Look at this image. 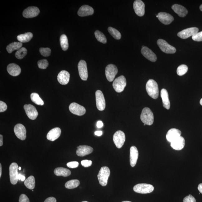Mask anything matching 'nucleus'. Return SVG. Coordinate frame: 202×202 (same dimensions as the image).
Wrapping results in <instances>:
<instances>
[{
  "instance_id": "obj_36",
  "label": "nucleus",
  "mask_w": 202,
  "mask_h": 202,
  "mask_svg": "<svg viewBox=\"0 0 202 202\" xmlns=\"http://www.w3.org/2000/svg\"><path fill=\"white\" fill-rule=\"evenodd\" d=\"M80 185V181L78 180H72L65 183V188L69 189H72L77 188Z\"/></svg>"
},
{
  "instance_id": "obj_51",
  "label": "nucleus",
  "mask_w": 202,
  "mask_h": 202,
  "mask_svg": "<svg viewBox=\"0 0 202 202\" xmlns=\"http://www.w3.org/2000/svg\"><path fill=\"white\" fill-rule=\"evenodd\" d=\"M18 180H21L22 181H23L25 180L26 178L24 176L21 175V174H18Z\"/></svg>"
},
{
  "instance_id": "obj_55",
  "label": "nucleus",
  "mask_w": 202,
  "mask_h": 202,
  "mask_svg": "<svg viewBox=\"0 0 202 202\" xmlns=\"http://www.w3.org/2000/svg\"><path fill=\"white\" fill-rule=\"evenodd\" d=\"M2 165L1 164H0V177H1L2 175Z\"/></svg>"
},
{
  "instance_id": "obj_49",
  "label": "nucleus",
  "mask_w": 202,
  "mask_h": 202,
  "mask_svg": "<svg viewBox=\"0 0 202 202\" xmlns=\"http://www.w3.org/2000/svg\"><path fill=\"white\" fill-rule=\"evenodd\" d=\"M56 200L53 197H49L45 200L44 202H56Z\"/></svg>"
},
{
  "instance_id": "obj_9",
  "label": "nucleus",
  "mask_w": 202,
  "mask_h": 202,
  "mask_svg": "<svg viewBox=\"0 0 202 202\" xmlns=\"http://www.w3.org/2000/svg\"><path fill=\"white\" fill-rule=\"evenodd\" d=\"M118 72L117 67L115 65L110 64L106 67L105 74L108 81H113Z\"/></svg>"
},
{
  "instance_id": "obj_13",
  "label": "nucleus",
  "mask_w": 202,
  "mask_h": 202,
  "mask_svg": "<svg viewBox=\"0 0 202 202\" xmlns=\"http://www.w3.org/2000/svg\"><path fill=\"white\" fill-rule=\"evenodd\" d=\"M79 73L80 78L83 80H87L88 73L87 63L83 60H80L78 64Z\"/></svg>"
},
{
  "instance_id": "obj_19",
  "label": "nucleus",
  "mask_w": 202,
  "mask_h": 202,
  "mask_svg": "<svg viewBox=\"0 0 202 202\" xmlns=\"http://www.w3.org/2000/svg\"><path fill=\"white\" fill-rule=\"evenodd\" d=\"M158 20L162 22V23L165 24V25H168L173 21L174 18L173 16L168 13L160 12L158 14Z\"/></svg>"
},
{
  "instance_id": "obj_11",
  "label": "nucleus",
  "mask_w": 202,
  "mask_h": 202,
  "mask_svg": "<svg viewBox=\"0 0 202 202\" xmlns=\"http://www.w3.org/2000/svg\"><path fill=\"white\" fill-rule=\"evenodd\" d=\"M69 109L71 113L74 115L82 116L86 113V109L84 106L76 103H72L69 106Z\"/></svg>"
},
{
  "instance_id": "obj_20",
  "label": "nucleus",
  "mask_w": 202,
  "mask_h": 202,
  "mask_svg": "<svg viewBox=\"0 0 202 202\" xmlns=\"http://www.w3.org/2000/svg\"><path fill=\"white\" fill-rule=\"evenodd\" d=\"M181 132L178 129L172 128L168 131L166 135V138L168 142L171 143L174 140L181 136Z\"/></svg>"
},
{
  "instance_id": "obj_26",
  "label": "nucleus",
  "mask_w": 202,
  "mask_h": 202,
  "mask_svg": "<svg viewBox=\"0 0 202 202\" xmlns=\"http://www.w3.org/2000/svg\"><path fill=\"white\" fill-rule=\"evenodd\" d=\"M138 156V152L137 147L132 146L130 149V163L132 167L136 166Z\"/></svg>"
},
{
  "instance_id": "obj_28",
  "label": "nucleus",
  "mask_w": 202,
  "mask_h": 202,
  "mask_svg": "<svg viewBox=\"0 0 202 202\" xmlns=\"http://www.w3.org/2000/svg\"><path fill=\"white\" fill-rule=\"evenodd\" d=\"M161 96L162 100L163 106L164 108L169 109L170 103L168 91L165 89H162L161 91Z\"/></svg>"
},
{
  "instance_id": "obj_23",
  "label": "nucleus",
  "mask_w": 202,
  "mask_h": 202,
  "mask_svg": "<svg viewBox=\"0 0 202 202\" xmlns=\"http://www.w3.org/2000/svg\"><path fill=\"white\" fill-rule=\"evenodd\" d=\"M185 145V140L183 137L180 136L171 142V147L176 150L180 151L182 149Z\"/></svg>"
},
{
  "instance_id": "obj_39",
  "label": "nucleus",
  "mask_w": 202,
  "mask_h": 202,
  "mask_svg": "<svg viewBox=\"0 0 202 202\" xmlns=\"http://www.w3.org/2000/svg\"><path fill=\"white\" fill-rule=\"evenodd\" d=\"M27 50L24 47H22L17 51L15 54L16 57L18 59H22L27 54Z\"/></svg>"
},
{
  "instance_id": "obj_2",
  "label": "nucleus",
  "mask_w": 202,
  "mask_h": 202,
  "mask_svg": "<svg viewBox=\"0 0 202 202\" xmlns=\"http://www.w3.org/2000/svg\"><path fill=\"white\" fill-rule=\"evenodd\" d=\"M140 119L146 125H151L154 122V116L151 110L148 108H145L142 110Z\"/></svg>"
},
{
  "instance_id": "obj_44",
  "label": "nucleus",
  "mask_w": 202,
  "mask_h": 202,
  "mask_svg": "<svg viewBox=\"0 0 202 202\" xmlns=\"http://www.w3.org/2000/svg\"><path fill=\"white\" fill-rule=\"evenodd\" d=\"M183 202H196V200L193 196L190 195L183 199Z\"/></svg>"
},
{
  "instance_id": "obj_41",
  "label": "nucleus",
  "mask_w": 202,
  "mask_h": 202,
  "mask_svg": "<svg viewBox=\"0 0 202 202\" xmlns=\"http://www.w3.org/2000/svg\"><path fill=\"white\" fill-rule=\"evenodd\" d=\"M39 51L41 55L44 57H48L50 55L51 50L49 48H41L39 49Z\"/></svg>"
},
{
  "instance_id": "obj_4",
  "label": "nucleus",
  "mask_w": 202,
  "mask_h": 202,
  "mask_svg": "<svg viewBox=\"0 0 202 202\" xmlns=\"http://www.w3.org/2000/svg\"><path fill=\"white\" fill-rule=\"evenodd\" d=\"M154 189V187L152 185L147 183L138 184L136 185L133 188L134 192L142 194L150 193L153 191Z\"/></svg>"
},
{
  "instance_id": "obj_43",
  "label": "nucleus",
  "mask_w": 202,
  "mask_h": 202,
  "mask_svg": "<svg viewBox=\"0 0 202 202\" xmlns=\"http://www.w3.org/2000/svg\"><path fill=\"white\" fill-rule=\"evenodd\" d=\"M193 40L194 41L200 42L202 41V31L198 32L192 36Z\"/></svg>"
},
{
  "instance_id": "obj_34",
  "label": "nucleus",
  "mask_w": 202,
  "mask_h": 202,
  "mask_svg": "<svg viewBox=\"0 0 202 202\" xmlns=\"http://www.w3.org/2000/svg\"><path fill=\"white\" fill-rule=\"evenodd\" d=\"M31 98L32 101L38 105L43 106L44 104V101L39 97L38 94L33 93L31 94Z\"/></svg>"
},
{
  "instance_id": "obj_57",
  "label": "nucleus",
  "mask_w": 202,
  "mask_h": 202,
  "mask_svg": "<svg viewBox=\"0 0 202 202\" xmlns=\"http://www.w3.org/2000/svg\"><path fill=\"white\" fill-rule=\"evenodd\" d=\"M200 10L202 11V4L201 6H200Z\"/></svg>"
},
{
  "instance_id": "obj_46",
  "label": "nucleus",
  "mask_w": 202,
  "mask_h": 202,
  "mask_svg": "<svg viewBox=\"0 0 202 202\" xmlns=\"http://www.w3.org/2000/svg\"><path fill=\"white\" fill-rule=\"evenodd\" d=\"M19 202H30L29 198L25 194H22L20 196Z\"/></svg>"
},
{
  "instance_id": "obj_47",
  "label": "nucleus",
  "mask_w": 202,
  "mask_h": 202,
  "mask_svg": "<svg viewBox=\"0 0 202 202\" xmlns=\"http://www.w3.org/2000/svg\"><path fill=\"white\" fill-rule=\"evenodd\" d=\"M67 166L68 167L74 168L78 167L79 166V163L77 161H72L67 163Z\"/></svg>"
},
{
  "instance_id": "obj_42",
  "label": "nucleus",
  "mask_w": 202,
  "mask_h": 202,
  "mask_svg": "<svg viewBox=\"0 0 202 202\" xmlns=\"http://www.w3.org/2000/svg\"><path fill=\"white\" fill-rule=\"evenodd\" d=\"M37 64L39 68L46 69L48 66V62L46 59L41 60L38 61Z\"/></svg>"
},
{
  "instance_id": "obj_59",
  "label": "nucleus",
  "mask_w": 202,
  "mask_h": 202,
  "mask_svg": "<svg viewBox=\"0 0 202 202\" xmlns=\"http://www.w3.org/2000/svg\"><path fill=\"white\" fill-rule=\"evenodd\" d=\"M122 202H131V201H123Z\"/></svg>"
},
{
  "instance_id": "obj_29",
  "label": "nucleus",
  "mask_w": 202,
  "mask_h": 202,
  "mask_svg": "<svg viewBox=\"0 0 202 202\" xmlns=\"http://www.w3.org/2000/svg\"><path fill=\"white\" fill-rule=\"evenodd\" d=\"M172 9L174 12L180 17H185L188 13L187 9L183 6L178 4H175L172 6Z\"/></svg>"
},
{
  "instance_id": "obj_60",
  "label": "nucleus",
  "mask_w": 202,
  "mask_h": 202,
  "mask_svg": "<svg viewBox=\"0 0 202 202\" xmlns=\"http://www.w3.org/2000/svg\"><path fill=\"white\" fill-rule=\"evenodd\" d=\"M82 202H88V201H82Z\"/></svg>"
},
{
  "instance_id": "obj_15",
  "label": "nucleus",
  "mask_w": 202,
  "mask_h": 202,
  "mask_svg": "<svg viewBox=\"0 0 202 202\" xmlns=\"http://www.w3.org/2000/svg\"><path fill=\"white\" fill-rule=\"evenodd\" d=\"M14 132L19 139L22 140H25L26 137V130L23 125L20 123L16 125L14 127Z\"/></svg>"
},
{
  "instance_id": "obj_61",
  "label": "nucleus",
  "mask_w": 202,
  "mask_h": 202,
  "mask_svg": "<svg viewBox=\"0 0 202 202\" xmlns=\"http://www.w3.org/2000/svg\"><path fill=\"white\" fill-rule=\"evenodd\" d=\"M144 125H145H145H146V124H145V123H144Z\"/></svg>"
},
{
  "instance_id": "obj_31",
  "label": "nucleus",
  "mask_w": 202,
  "mask_h": 202,
  "mask_svg": "<svg viewBox=\"0 0 202 202\" xmlns=\"http://www.w3.org/2000/svg\"><path fill=\"white\" fill-rule=\"evenodd\" d=\"M33 37V34L31 32H27L23 34H21L18 36L17 39L22 43H26L29 41Z\"/></svg>"
},
{
  "instance_id": "obj_24",
  "label": "nucleus",
  "mask_w": 202,
  "mask_h": 202,
  "mask_svg": "<svg viewBox=\"0 0 202 202\" xmlns=\"http://www.w3.org/2000/svg\"><path fill=\"white\" fill-rule=\"evenodd\" d=\"M61 134V129L59 127H56L49 131L46 137L50 141H54L59 137Z\"/></svg>"
},
{
  "instance_id": "obj_8",
  "label": "nucleus",
  "mask_w": 202,
  "mask_h": 202,
  "mask_svg": "<svg viewBox=\"0 0 202 202\" xmlns=\"http://www.w3.org/2000/svg\"><path fill=\"white\" fill-rule=\"evenodd\" d=\"M125 140V136L124 133L122 131H117L113 135V141L116 147L120 149L122 147Z\"/></svg>"
},
{
  "instance_id": "obj_21",
  "label": "nucleus",
  "mask_w": 202,
  "mask_h": 202,
  "mask_svg": "<svg viewBox=\"0 0 202 202\" xmlns=\"http://www.w3.org/2000/svg\"><path fill=\"white\" fill-rule=\"evenodd\" d=\"M77 148L76 154L79 156H84L89 155L93 151L92 147L87 145H80Z\"/></svg>"
},
{
  "instance_id": "obj_3",
  "label": "nucleus",
  "mask_w": 202,
  "mask_h": 202,
  "mask_svg": "<svg viewBox=\"0 0 202 202\" xmlns=\"http://www.w3.org/2000/svg\"><path fill=\"white\" fill-rule=\"evenodd\" d=\"M110 175V170L107 166H103L99 171L97 177L99 183L103 186H106L108 183Z\"/></svg>"
},
{
  "instance_id": "obj_22",
  "label": "nucleus",
  "mask_w": 202,
  "mask_h": 202,
  "mask_svg": "<svg viewBox=\"0 0 202 202\" xmlns=\"http://www.w3.org/2000/svg\"><path fill=\"white\" fill-rule=\"evenodd\" d=\"M94 10L92 7L87 5L82 6L80 7L78 14L80 17H85L93 15Z\"/></svg>"
},
{
  "instance_id": "obj_1",
  "label": "nucleus",
  "mask_w": 202,
  "mask_h": 202,
  "mask_svg": "<svg viewBox=\"0 0 202 202\" xmlns=\"http://www.w3.org/2000/svg\"><path fill=\"white\" fill-rule=\"evenodd\" d=\"M146 90L148 94L151 98L156 99L159 96V89L158 84L153 79H149L146 84Z\"/></svg>"
},
{
  "instance_id": "obj_54",
  "label": "nucleus",
  "mask_w": 202,
  "mask_h": 202,
  "mask_svg": "<svg viewBox=\"0 0 202 202\" xmlns=\"http://www.w3.org/2000/svg\"><path fill=\"white\" fill-rule=\"evenodd\" d=\"M3 136L2 135H0V146L2 147L3 145Z\"/></svg>"
},
{
  "instance_id": "obj_30",
  "label": "nucleus",
  "mask_w": 202,
  "mask_h": 202,
  "mask_svg": "<svg viewBox=\"0 0 202 202\" xmlns=\"http://www.w3.org/2000/svg\"><path fill=\"white\" fill-rule=\"evenodd\" d=\"M54 173L57 176L67 177L71 175L70 170L63 167H57L54 170Z\"/></svg>"
},
{
  "instance_id": "obj_56",
  "label": "nucleus",
  "mask_w": 202,
  "mask_h": 202,
  "mask_svg": "<svg viewBox=\"0 0 202 202\" xmlns=\"http://www.w3.org/2000/svg\"><path fill=\"white\" fill-rule=\"evenodd\" d=\"M200 104L202 106V98L200 100Z\"/></svg>"
},
{
  "instance_id": "obj_38",
  "label": "nucleus",
  "mask_w": 202,
  "mask_h": 202,
  "mask_svg": "<svg viewBox=\"0 0 202 202\" xmlns=\"http://www.w3.org/2000/svg\"><path fill=\"white\" fill-rule=\"evenodd\" d=\"M95 35L97 41L99 42L104 44L107 42V39L105 36L102 32L99 31H96L95 32Z\"/></svg>"
},
{
  "instance_id": "obj_16",
  "label": "nucleus",
  "mask_w": 202,
  "mask_h": 202,
  "mask_svg": "<svg viewBox=\"0 0 202 202\" xmlns=\"http://www.w3.org/2000/svg\"><path fill=\"white\" fill-rule=\"evenodd\" d=\"M133 8L137 16L142 17L145 13V5L141 0H136L133 3Z\"/></svg>"
},
{
  "instance_id": "obj_5",
  "label": "nucleus",
  "mask_w": 202,
  "mask_h": 202,
  "mask_svg": "<svg viewBox=\"0 0 202 202\" xmlns=\"http://www.w3.org/2000/svg\"><path fill=\"white\" fill-rule=\"evenodd\" d=\"M126 85V78L123 76H121L114 80L113 87L116 92L121 93L123 91Z\"/></svg>"
},
{
  "instance_id": "obj_25",
  "label": "nucleus",
  "mask_w": 202,
  "mask_h": 202,
  "mask_svg": "<svg viewBox=\"0 0 202 202\" xmlns=\"http://www.w3.org/2000/svg\"><path fill=\"white\" fill-rule=\"evenodd\" d=\"M70 76V74L68 72L65 70L61 71L58 75V81L61 85H66L69 81Z\"/></svg>"
},
{
  "instance_id": "obj_53",
  "label": "nucleus",
  "mask_w": 202,
  "mask_h": 202,
  "mask_svg": "<svg viewBox=\"0 0 202 202\" xmlns=\"http://www.w3.org/2000/svg\"><path fill=\"white\" fill-rule=\"evenodd\" d=\"M198 189L200 192L202 194V183H200V184L198 185Z\"/></svg>"
},
{
  "instance_id": "obj_32",
  "label": "nucleus",
  "mask_w": 202,
  "mask_h": 202,
  "mask_svg": "<svg viewBox=\"0 0 202 202\" xmlns=\"http://www.w3.org/2000/svg\"><path fill=\"white\" fill-rule=\"evenodd\" d=\"M22 43L20 42H14L9 44L7 47V50L8 53H11L15 50H19L22 48Z\"/></svg>"
},
{
  "instance_id": "obj_48",
  "label": "nucleus",
  "mask_w": 202,
  "mask_h": 202,
  "mask_svg": "<svg viewBox=\"0 0 202 202\" xmlns=\"http://www.w3.org/2000/svg\"><path fill=\"white\" fill-rule=\"evenodd\" d=\"M7 108V106L5 102L2 101H0V112H2L6 111Z\"/></svg>"
},
{
  "instance_id": "obj_18",
  "label": "nucleus",
  "mask_w": 202,
  "mask_h": 202,
  "mask_svg": "<svg viewBox=\"0 0 202 202\" xmlns=\"http://www.w3.org/2000/svg\"><path fill=\"white\" fill-rule=\"evenodd\" d=\"M141 53L146 59L152 62L156 61L157 57L155 54L152 50L147 46H142Z\"/></svg>"
},
{
  "instance_id": "obj_6",
  "label": "nucleus",
  "mask_w": 202,
  "mask_h": 202,
  "mask_svg": "<svg viewBox=\"0 0 202 202\" xmlns=\"http://www.w3.org/2000/svg\"><path fill=\"white\" fill-rule=\"evenodd\" d=\"M157 43L159 48L162 51L165 53L174 54L175 53L176 51V50L175 47L168 44L166 41L163 39H159L157 41Z\"/></svg>"
},
{
  "instance_id": "obj_14",
  "label": "nucleus",
  "mask_w": 202,
  "mask_h": 202,
  "mask_svg": "<svg viewBox=\"0 0 202 202\" xmlns=\"http://www.w3.org/2000/svg\"><path fill=\"white\" fill-rule=\"evenodd\" d=\"M26 115L29 118L35 120L36 118L38 115V113L34 106L31 104H25L24 106Z\"/></svg>"
},
{
  "instance_id": "obj_45",
  "label": "nucleus",
  "mask_w": 202,
  "mask_h": 202,
  "mask_svg": "<svg viewBox=\"0 0 202 202\" xmlns=\"http://www.w3.org/2000/svg\"><path fill=\"white\" fill-rule=\"evenodd\" d=\"M81 164L84 167H88L92 165V162L91 160H84L81 161Z\"/></svg>"
},
{
  "instance_id": "obj_27",
  "label": "nucleus",
  "mask_w": 202,
  "mask_h": 202,
  "mask_svg": "<svg viewBox=\"0 0 202 202\" xmlns=\"http://www.w3.org/2000/svg\"><path fill=\"white\" fill-rule=\"evenodd\" d=\"M7 70L9 74L14 76L19 75L21 72L20 66L14 63L10 64L7 65Z\"/></svg>"
},
{
  "instance_id": "obj_58",
  "label": "nucleus",
  "mask_w": 202,
  "mask_h": 202,
  "mask_svg": "<svg viewBox=\"0 0 202 202\" xmlns=\"http://www.w3.org/2000/svg\"><path fill=\"white\" fill-rule=\"evenodd\" d=\"M18 170H21V167H20H20H18Z\"/></svg>"
},
{
  "instance_id": "obj_12",
  "label": "nucleus",
  "mask_w": 202,
  "mask_h": 202,
  "mask_svg": "<svg viewBox=\"0 0 202 202\" xmlns=\"http://www.w3.org/2000/svg\"><path fill=\"white\" fill-rule=\"evenodd\" d=\"M198 29L197 27H190L183 30L177 33V36L181 39H186L193 36L198 33Z\"/></svg>"
},
{
  "instance_id": "obj_50",
  "label": "nucleus",
  "mask_w": 202,
  "mask_h": 202,
  "mask_svg": "<svg viewBox=\"0 0 202 202\" xmlns=\"http://www.w3.org/2000/svg\"><path fill=\"white\" fill-rule=\"evenodd\" d=\"M103 126V123L102 121H99L97 122V128H102Z\"/></svg>"
},
{
  "instance_id": "obj_52",
  "label": "nucleus",
  "mask_w": 202,
  "mask_h": 202,
  "mask_svg": "<svg viewBox=\"0 0 202 202\" xmlns=\"http://www.w3.org/2000/svg\"><path fill=\"white\" fill-rule=\"evenodd\" d=\"M94 134L95 135L98 136H100L102 135L103 132H102V131H96V132H95Z\"/></svg>"
},
{
  "instance_id": "obj_10",
  "label": "nucleus",
  "mask_w": 202,
  "mask_h": 202,
  "mask_svg": "<svg viewBox=\"0 0 202 202\" xmlns=\"http://www.w3.org/2000/svg\"><path fill=\"white\" fill-rule=\"evenodd\" d=\"M95 98L97 108L100 111H103L105 108L106 102L104 95L102 91L97 90L96 91Z\"/></svg>"
},
{
  "instance_id": "obj_17",
  "label": "nucleus",
  "mask_w": 202,
  "mask_h": 202,
  "mask_svg": "<svg viewBox=\"0 0 202 202\" xmlns=\"http://www.w3.org/2000/svg\"><path fill=\"white\" fill-rule=\"evenodd\" d=\"M40 11L38 7H28L23 11L22 14L24 17L31 18L38 16Z\"/></svg>"
},
{
  "instance_id": "obj_33",
  "label": "nucleus",
  "mask_w": 202,
  "mask_h": 202,
  "mask_svg": "<svg viewBox=\"0 0 202 202\" xmlns=\"http://www.w3.org/2000/svg\"><path fill=\"white\" fill-rule=\"evenodd\" d=\"M24 185L26 186L30 190H33L35 186V177L33 176H30L27 178L24 181Z\"/></svg>"
},
{
  "instance_id": "obj_7",
  "label": "nucleus",
  "mask_w": 202,
  "mask_h": 202,
  "mask_svg": "<svg viewBox=\"0 0 202 202\" xmlns=\"http://www.w3.org/2000/svg\"><path fill=\"white\" fill-rule=\"evenodd\" d=\"M18 166L16 163L13 162L9 166V176L11 184L16 185L18 182Z\"/></svg>"
},
{
  "instance_id": "obj_40",
  "label": "nucleus",
  "mask_w": 202,
  "mask_h": 202,
  "mask_svg": "<svg viewBox=\"0 0 202 202\" xmlns=\"http://www.w3.org/2000/svg\"><path fill=\"white\" fill-rule=\"evenodd\" d=\"M188 70V67L186 65H182L178 67L177 70V74L178 75L181 76L186 74Z\"/></svg>"
},
{
  "instance_id": "obj_37",
  "label": "nucleus",
  "mask_w": 202,
  "mask_h": 202,
  "mask_svg": "<svg viewBox=\"0 0 202 202\" xmlns=\"http://www.w3.org/2000/svg\"><path fill=\"white\" fill-rule=\"evenodd\" d=\"M108 31L110 34L115 39H117V40H119V39L121 38V33L118 30L115 29V28L111 27H108Z\"/></svg>"
},
{
  "instance_id": "obj_35",
  "label": "nucleus",
  "mask_w": 202,
  "mask_h": 202,
  "mask_svg": "<svg viewBox=\"0 0 202 202\" xmlns=\"http://www.w3.org/2000/svg\"><path fill=\"white\" fill-rule=\"evenodd\" d=\"M60 43L61 47L63 50H66L69 47L68 39L66 35L63 34L60 37Z\"/></svg>"
}]
</instances>
